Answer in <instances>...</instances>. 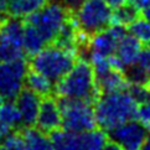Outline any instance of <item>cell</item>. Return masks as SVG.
Returning <instances> with one entry per match:
<instances>
[{
    "label": "cell",
    "mask_w": 150,
    "mask_h": 150,
    "mask_svg": "<svg viewBox=\"0 0 150 150\" xmlns=\"http://www.w3.org/2000/svg\"><path fill=\"white\" fill-rule=\"evenodd\" d=\"M138 105L128 87L113 92L99 93L94 104L96 124L102 130L109 132L122 123L135 119Z\"/></svg>",
    "instance_id": "1"
},
{
    "label": "cell",
    "mask_w": 150,
    "mask_h": 150,
    "mask_svg": "<svg viewBox=\"0 0 150 150\" xmlns=\"http://www.w3.org/2000/svg\"><path fill=\"white\" fill-rule=\"evenodd\" d=\"M56 92L61 98L93 102L99 96L96 74L86 60L74 62L71 69L56 83Z\"/></svg>",
    "instance_id": "2"
},
{
    "label": "cell",
    "mask_w": 150,
    "mask_h": 150,
    "mask_svg": "<svg viewBox=\"0 0 150 150\" xmlns=\"http://www.w3.org/2000/svg\"><path fill=\"white\" fill-rule=\"evenodd\" d=\"M76 62V52L53 45L45 46L33 55L31 69L57 83Z\"/></svg>",
    "instance_id": "3"
},
{
    "label": "cell",
    "mask_w": 150,
    "mask_h": 150,
    "mask_svg": "<svg viewBox=\"0 0 150 150\" xmlns=\"http://www.w3.org/2000/svg\"><path fill=\"white\" fill-rule=\"evenodd\" d=\"M69 20V11L57 0L46 1L35 13L26 16V23L41 35L47 45L56 40L57 35Z\"/></svg>",
    "instance_id": "4"
},
{
    "label": "cell",
    "mask_w": 150,
    "mask_h": 150,
    "mask_svg": "<svg viewBox=\"0 0 150 150\" xmlns=\"http://www.w3.org/2000/svg\"><path fill=\"white\" fill-rule=\"evenodd\" d=\"M112 13L104 0H84L74 10L72 20L79 33L89 37L112 25Z\"/></svg>",
    "instance_id": "5"
},
{
    "label": "cell",
    "mask_w": 150,
    "mask_h": 150,
    "mask_svg": "<svg viewBox=\"0 0 150 150\" xmlns=\"http://www.w3.org/2000/svg\"><path fill=\"white\" fill-rule=\"evenodd\" d=\"M61 127L69 132H84L96 128L94 107L92 102L61 98Z\"/></svg>",
    "instance_id": "6"
},
{
    "label": "cell",
    "mask_w": 150,
    "mask_h": 150,
    "mask_svg": "<svg viewBox=\"0 0 150 150\" xmlns=\"http://www.w3.org/2000/svg\"><path fill=\"white\" fill-rule=\"evenodd\" d=\"M51 139L55 150H102L107 143L105 132L96 128L84 132L57 129Z\"/></svg>",
    "instance_id": "7"
},
{
    "label": "cell",
    "mask_w": 150,
    "mask_h": 150,
    "mask_svg": "<svg viewBox=\"0 0 150 150\" xmlns=\"http://www.w3.org/2000/svg\"><path fill=\"white\" fill-rule=\"evenodd\" d=\"M24 29L25 23L20 18L5 19L0 28V61L25 58Z\"/></svg>",
    "instance_id": "8"
},
{
    "label": "cell",
    "mask_w": 150,
    "mask_h": 150,
    "mask_svg": "<svg viewBox=\"0 0 150 150\" xmlns=\"http://www.w3.org/2000/svg\"><path fill=\"white\" fill-rule=\"evenodd\" d=\"M29 67L25 58L14 61H0V98L13 100L25 87Z\"/></svg>",
    "instance_id": "9"
},
{
    "label": "cell",
    "mask_w": 150,
    "mask_h": 150,
    "mask_svg": "<svg viewBox=\"0 0 150 150\" xmlns=\"http://www.w3.org/2000/svg\"><path fill=\"white\" fill-rule=\"evenodd\" d=\"M125 33L124 26L113 24V26H108L107 29L92 35V39L87 42V49H86L88 61L93 58L113 57L118 41Z\"/></svg>",
    "instance_id": "10"
},
{
    "label": "cell",
    "mask_w": 150,
    "mask_h": 150,
    "mask_svg": "<svg viewBox=\"0 0 150 150\" xmlns=\"http://www.w3.org/2000/svg\"><path fill=\"white\" fill-rule=\"evenodd\" d=\"M108 133L110 140L117 143L123 150H139L148 130L137 119H130L113 128Z\"/></svg>",
    "instance_id": "11"
},
{
    "label": "cell",
    "mask_w": 150,
    "mask_h": 150,
    "mask_svg": "<svg viewBox=\"0 0 150 150\" xmlns=\"http://www.w3.org/2000/svg\"><path fill=\"white\" fill-rule=\"evenodd\" d=\"M143 50L142 42L130 33H125L118 41L115 52L113 55V62L115 68L124 71L128 67L135 65Z\"/></svg>",
    "instance_id": "12"
},
{
    "label": "cell",
    "mask_w": 150,
    "mask_h": 150,
    "mask_svg": "<svg viewBox=\"0 0 150 150\" xmlns=\"http://www.w3.org/2000/svg\"><path fill=\"white\" fill-rule=\"evenodd\" d=\"M35 125L45 133H53L61 128V109L60 102L55 98L44 97L41 99L40 109L37 113Z\"/></svg>",
    "instance_id": "13"
},
{
    "label": "cell",
    "mask_w": 150,
    "mask_h": 150,
    "mask_svg": "<svg viewBox=\"0 0 150 150\" xmlns=\"http://www.w3.org/2000/svg\"><path fill=\"white\" fill-rule=\"evenodd\" d=\"M15 105L20 113L21 123L25 127H34L36 123L37 113L40 109L41 97L31 89L24 87L20 93L14 98Z\"/></svg>",
    "instance_id": "14"
},
{
    "label": "cell",
    "mask_w": 150,
    "mask_h": 150,
    "mask_svg": "<svg viewBox=\"0 0 150 150\" xmlns=\"http://www.w3.org/2000/svg\"><path fill=\"white\" fill-rule=\"evenodd\" d=\"M21 123L20 113L13 100H1L0 103V139L18 129Z\"/></svg>",
    "instance_id": "15"
},
{
    "label": "cell",
    "mask_w": 150,
    "mask_h": 150,
    "mask_svg": "<svg viewBox=\"0 0 150 150\" xmlns=\"http://www.w3.org/2000/svg\"><path fill=\"white\" fill-rule=\"evenodd\" d=\"M96 81L100 93L105 92H113V91L124 89L128 87L127 78L124 76V72L118 68H109L100 74L96 76Z\"/></svg>",
    "instance_id": "16"
},
{
    "label": "cell",
    "mask_w": 150,
    "mask_h": 150,
    "mask_svg": "<svg viewBox=\"0 0 150 150\" xmlns=\"http://www.w3.org/2000/svg\"><path fill=\"white\" fill-rule=\"evenodd\" d=\"M21 138L26 150H55L49 133L42 132L39 128L26 127Z\"/></svg>",
    "instance_id": "17"
},
{
    "label": "cell",
    "mask_w": 150,
    "mask_h": 150,
    "mask_svg": "<svg viewBox=\"0 0 150 150\" xmlns=\"http://www.w3.org/2000/svg\"><path fill=\"white\" fill-rule=\"evenodd\" d=\"M25 87L31 89L36 94H39L40 97H47L53 92L55 88V83L51 82L49 78L45 76L37 73L35 71H29L25 78Z\"/></svg>",
    "instance_id": "18"
},
{
    "label": "cell",
    "mask_w": 150,
    "mask_h": 150,
    "mask_svg": "<svg viewBox=\"0 0 150 150\" xmlns=\"http://www.w3.org/2000/svg\"><path fill=\"white\" fill-rule=\"evenodd\" d=\"M46 1L47 0H8V13L14 18H26Z\"/></svg>",
    "instance_id": "19"
},
{
    "label": "cell",
    "mask_w": 150,
    "mask_h": 150,
    "mask_svg": "<svg viewBox=\"0 0 150 150\" xmlns=\"http://www.w3.org/2000/svg\"><path fill=\"white\" fill-rule=\"evenodd\" d=\"M139 16V11L135 6H133L130 3H124L119 6L114 8V11L112 13V24L120 25V26H129L133 24Z\"/></svg>",
    "instance_id": "20"
},
{
    "label": "cell",
    "mask_w": 150,
    "mask_h": 150,
    "mask_svg": "<svg viewBox=\"0 0 150 150\" xmlns=\"http://www.w3.org/2000/svg\"><path fill=\"white\" fill-rule=\"evenodd\" d=\"M47 44L44 41L41 35L28 23H25L24 29V51L28 55H35L41 49H44Z\"/></svg>",
    "instance_id": "21"
},
{
    "label": "cell",
    "mask_w": 150,
    "mask_h": 150,
    "mask_svg": "<svg viewBox=\"0 0 150 150\" xmlns=\"http://www.w3.org/2000/svg\"><path fill=\"white\" fill-rule=\"evenodd\" d=\"M129 31L142 44L150 45V20L145 18H138L133 24L129 25Z\"/></svg>",
    "instance_id": "22"
},
{
    "label": "cell",
    "mask_w": 150,
    "mask_h": 150,
    "mask_svg": "<svg viewBox=\"0 0 150 150\" xmlns=\"http://www.w3.org/2000/svg\"><path fill=\"white\" fill-rule=\"evenodd\" d=\"M0 150H26L21 135L10 133L0 140Z\"/></svg>",
    "instance_id": "23"
},
{
    "label": "cell",
    "mask_w": 150,
    "mask_h": 150,
    "mask_svg": "<svg viewBox=\"0 0 150 150\" xmlns=\"http://www.w3.org/2000/svg\"><path fill=\"white\" fill-rule=\"evenodd\" d=\"M135 119L140 123L148 132H150V98L138 105Z\"/></svg>",
    "instance_id": "24"
},
{
    "label": "cell",
    "mask_w": 150,
    "mask_h": 150,
    "mask_svg": "<svg viewBox=\"0 0 150 150\" xmlns=\"http://www.w3.org/2000/svg\"><path fill=\"white\" fill-rule=\"evenodd\" d=\"M138 65L143 68V71L148 74L150 78V45H148L145 49H143L140 52V56L138 58Z\"/></svg>",
    "instance_id": "25"
},
{
    "label": "cell",
    "mask_w": 150,
    "mask_h": 150,
    "mask_svg": "<svg viewBox=\"0 0 150 150\" xmlns=\"http://www.w3.org/2000/svg\"><path fill=\"white\" fill-rule=\"evenodd\" d=\"M127 1L135 6L145 19L150 20V0H127Z\"/></svg>",
    "instance_id": "26"
},
{
    "label": "cell",
    "mask_w": 150,
    "mask_h": 150,
    "mask_svg": "<svg viewBox=\"0 0 150 150\" xmlns=\"http://www.w3.org/2000/svg\"><path fill=\"white\" fill-rule=\"evenodd\" d=\"M83 1L84 0H62V5L68 11H74Z\"/></svg>",
    "instance_id": "27"
},
{
    "label": "cell",
    "mask_w": 150,
    "mask_h": 150,
    "mask_svg": "<svg viewBox=\"0 0 150 150\" xmlns=\"http://www.w3.org/2000/svg\"><path fill=\"white\" fill-rule=\"evenodd\" d=\"M102 150H123V149L113 140H107V143L104 144V146Z\"/></svg>",
    "instance_id": "28"
},
{
    "label": "cell",
    "mask_w": 150,
    "mask_h": 150,
    "mask_svg": "<svg viewBox=\"0 0 150 150\" xmlns=\"http://www.w3.org/2000/svg\"><path fill=\"white\" fill-rule=\"evenodd\" d=\"M139 150H150V132H148L145 139H144V142L142 144V146Z\"/></svg>",
    "instance_id": "29"
},
{
    "label": "cell",
    "mask_w": 150,
    "mask_h": 150,
    "mask_svg": "<svg viewBox=\"0 0 150 150\" xmlns=\"http://www.w3.org/2000/svg\"><path fill=\"white\" fill-rule=\"evenodd\" d=\"M104 1L108 4L110 8H117V6H119V5L127 3V0H104Z\"/></svg>",
    "instance_id": "30"
},
{
    "label": "cell",
    "mask_w": 150,
    "mask_h": 150,
    "mask_svg": "<svg viewBox=\"0 0 150 150\" xmlns=\"http://www.w3.org/2000/svg\"><path fill=\"white\" fill-rule=\"evenodd\" d=\"M0 13H8V0H0Z\"/></svg>",
    "instance_id": "31"
},
{
    "label": "cell",
    "mask_w": 150,
    "mask_h": 150,
    "mask_svg": "<svg viewBox=\"0 0 150 150\" xmlns=\"http://www.w3.org/2000/svg\"><path fill=\"white\" fill-rule=\"evenodd\" d=\"M5 19H6V16H5V14L0 13V28H1V25H3L4 21H5Z\"/></svg>",
    "instance_id": "32"
},
{
    "label": "cell",
    "mask_w": 150,
    "mask_h": 150,
    "mask_svg": "<svg viewBox=\"0 0 150 150\" xmlns=\"http://www.w3.org/2000/svg\"><path fill=\"white\" fill-rule=\"evenodd\" d=\"M1 100H3V99H1V98H0V103H1Z\"/></svg>",
    "instance_id": "33"
},
{
    "label": "cell",
    "mask_w": 150,
    "mask_h": 150,
    "mask_svg": "<svg viewBox=\"0 0 150 150\" xmlns=\"http://www.w3.org/2000/svg\"><path fill=\"white\" fill-rule=\"evenodd\" d=\"M0 140H1V139H0Z\"/></svg>",
    "instance_id": "34"
}]
</instances>
